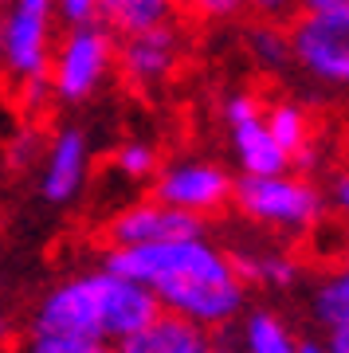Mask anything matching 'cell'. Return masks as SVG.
<instances>
[{
    "label": "cell",
    "mask_w": 349,
    "mask_h": 353,
    "mask_svg": "<svg viewBox=\"0 0 349 353\" xmlns=\"http://www.w3.org/2000/svg\"><path fill=\"white\" fill-rule=\"evenodd\" d=\"M310 314H314V322L326 326V330L349 322V283L337 275V271H330V275H322L318 283H314V290H310Z\"/></svg>",
    "instance_id": "19"
},
{
    "label": "cell",
    "mask_w": 349,
    "mask_h": 353,
    "mask_svg": "<svg viewBox=\"0 0 349 353\" xmlns=\"http://www.w3.org/2000/svg\"><path fill=\"white\" fill-rule=\"evenodd\" d=\"M161 314V303L146 283L118 275L114 267H94L63 279L32 310L28 334H63L83 341H114L122 345L141 326Z\"/></svg>",
    "instance_id": "2"
},
{
    "label": "cell",
    "mask_w": 349,
    "mask_h": 353,
    "mask_svg": "<svg viewBox=\"0 0 349 353\" xmlns=\"http://www.w3.org/2000/svg\"><path fill=\"white\" fill-rule=\"evenodd\" d=\"M114 67H118V36L102 20L63 24L51 59V94L63 106L87 102L114 75Z\"/></svg>",
    "instance_id": "5"
},
{
    "label": "cell",
    "mask_w": 349,
    "mask_h": 353,
    "mask_svg": "<svg viewBox=\"0 0 349 353\" xmlns=\"http://www.w3.org/2000/svg\"><path fill=\"white\" fill-rule=\"evenodd\" d=\"M90 176V141L79 126H63L48 141L43 153V173H39V196L55 208L71 204L83 192Z\"/></svg>",
    "instance_id": "11"
},
{
    "label": "cell",
    "mask_w": 349,
    "mask_h": 353,
    "mask_svg": "<svg viewBox=\"0 0 349 353\" xmlns=\"http://www.w3.org/2000/svg\"><path fill=\"white\" fill-rule=\"evenodd\" d=\"M63 20L55 0H12L0 12V75L16 83L28 106L55 99L51 94V59Z\"/></svg>",
    "instance_id": "3"
},
{
    "label": "cell",
    "mask_w": 349,
    "mask_h": 353,
    "mask_svg": "<svg viewBox=\"0 0 349 353\" xmlns=\"http://www.w3.org/2000/svg\"><path fill=\"white\" fill-rule=\"evenodd\" d=\"M232 204L248 224L271 236H310L330 212L326 192L310 181V173H299V169L263 176L239 173Z\"/></svg>",
    "instance_id": "4"
},
{
    "label": "cell",
    "mask_w": 349,
    "mask_h": 353,
    "mask_svg": "<svg viewBox=\"0 0 349 353\" xmlns=\"http://www.w3.org/2000/svg\"><path fill=\"white\" fill-rule=\"evenodd\" d=\"M236 341H239V353H299L302 338H295L290 326L275 310L251 306L236 322Z\"/></svg>",
    "instance_id": "15"
},
{
    "label": "cell",
    "mask_w": 349,
    "mask_h": 353,
    "mask_svg": "<svg viewBox=\"0 0 349 353\" xmlns=\"http://www.w3.org/2000/svg\"><path fill=\"white\" fill-rule=\"evenodd\" d=\"M185 16H197L204 24H232V20L251 16V8L248 0H188Z\"/></svg>",
    "instance_id": "21"
},
{
    "label": "cell",
    "mask_w": 349,
    "mask_h": 353,
    "mask_svg": "<svg viewBox=\"0 0 349 353\" xmlns=\"http://www.w3.org/2000/svg\"><path fill=\"white\" fill-rule=\"evenodd\" d=\"M236 267L243 271L251 287H267V290H290L302 283V259L290 248L275 240H248L228 248Z\"/></svg>",
    "instance_id": "13"
},
{
    "label": "cell",
    "mask_w": 349,
    "mask_h": 353,
    "mask_svg": "<svg viewBox=\"0 0 349 353\" xmlns=\"http://www.w3.org/2000/svg\"><path fill=\"white\" fill-rule=\"evenodd\" d=\"M220 118L232 138V153H236L239 173L263 176V173H287L295 169L290 153L279 145V138L267 126V102L251 90H232L220 102Z\"/></svg>",
    "instance_id": "7"
},
{
    "label": "cell",
    "mask_w": 349,
    "mask_h": 353,
    "mask_svg": "<svg viewBox=\"0 0 349 353\" xmlns=\"http://www.w3.org/2000/svg\"><path fill=\"white\" fill-rule=\"evenodd\" d=\"M208 224L204 216L173 208V204L146 196V201H130L106 220V248H146V243H165V240H188V236H204Z\"/></svg>",
    "instance_id": "10"
},
{
    "label": "cell",
    "mask_w": 349,
    "mask_h": 353,
    "mask_svg": "<svg viewBox=\"0 0 349 353\" xmlns=\"http://www.w3.org/2000/svg\"><path fill=\"white\" fill-rule=\"evenodd\" d=\"M216 334L173 310H161L150 326L122 341V353H212Z\"/></svg>",
    "instance_id": "12"
},
{
    "label": "cell",
    "mask_w": 349,
    "mask_h": 353,
    "mask_svg": "<svg viewBox=\"0 0 349 353\" xmlns=\"http://www.w3.org/2000/svg\"><path fill=\"white\" fill-rule=\"evenodd\" d=\"M248 8L259 20H290L295 12H302V0H248Z\"/></svg>",
    "instance_id": "24"
},
{
    "label": "cell",
    "mask_w": 349,
    "mask_h": 353,
    "mask_svg": "<svg viewBox=\"0 0 349 353\" xmlns=\"http://www.w3.org/2000/svg\"><path fill=\"white\" fill-rule=\"evenodd\" d=\"M150 192L157 201L173 204V208H185V212H197L208 220V216L224 212L228 204H232V196H236V176L216 161L185 157V161L161 165V173L153 176Z\"/></svg>",
    "instance_id": "9"
},
{
    "label": "cell",
    "mask_w": 349,
    "mask_h": 353,
    "mask_svg": "<svg viewBox=\"0 0 349 353\" xmlns=\"http://www.w3.org/2000/svg\"><path fill=\"white\" fill-rule=\"evenodd\" d=\"M39 153H48V145H43V138H39L36 130H20V134H12V138H8V161H12L16 169L32 165Z\"/></svg>",
    "instance_id": "22"
},
{
    "label": "cell",
    "mask_w": 349,
    "mask_h": 353,
    "mask_svg": "<svg viewBox=\"0 0 349 353\" xmlns=\"http://www.w3.org/2000/svg\"><path fill=\"white\" fill-rule=\"evenodd\" d=\"M177 4H181V16H185V4H188V0H177Z\"/></svg>",
    "instance_id": "33"
},
{
    "label": "cell",
    "mask_w": 349,
    "mask_h": 353,
    "mask_svg": "<svg viewBox=\"0 0 349 353\" xmlns=\"http://www.w3.org/2000/svg\"><path fill=\"white\" fill-rule=\"evenodd\" d=\"M267 126L279 138V145L290 153V161L299 173H314L318 169V153H314V118L299 99H275L267 102Z\"/></svg>",
    "instance_id": "14"
},
{
    "label": "cell",
    "mask_w": 349,
    "mask_h": 353,
    "mask_svg": "<svg viewBox=\"0 0 349 353\" xmlns=\"http://www.w3.org/2000/svg\"><path fill=\"white\" fill-rule=\"evenodd\" d=\"M337 275L349 283V236H346V243H341V252H337Z\"/></svg>",
    "instance_id": "29"
},
{
    "label": "cell",
    "mask_w": 349,
    "mask_h": 353,
    "mask_svg": "<svg viewBox=\"0 0 349 353\" xmlns=\"http://www.w3.org/2000/svg\"><path fill=\"white\" fill-rule=\"evenodd\" d=\"M306 12H346L349 0H302Z\"/></svg>",
    "instance_id": "27"
},
{
    "label": "cell",
    "mask_w": 349,
    "mask_h": 353,
    "mask_svg": "<svg viewBox=\"0 0 349 353\" xmlns=\"http://www.w3.org/2000/svg\"><path fill=\"white\" fill-rule=\"evenodd\" d=\"M8 4H12V0H0V12H4V8H8Z\"/></svg>",
    "instance_id": "32"
},
{
    "label": "cell",
    "mask_w": 349,
    "mask_h": 353,
    "mask_svg": "<svg viewBox=\"0 0 349 353\" xmlns=\"http://www.w3.org/2000/svg\"><path fill=\"white\" fill-rule=\"evenodd\" d=\"M181 63H185V32H181L177 20L134 32V36H118L114 75L134 94H150V90L165 87L181 71Z\"/></svg>",
    "instance_id": "8"
},
{
    "label": "cell",
    "mask_w": 349,
    "mask_h": 353,
    "mask_svg": "<svg viewBox=\"0 0 349 353\" xmlns=\"http://www.w3.org/2000/svg\"><path fill=\"white\" fill-rule=\"evenodd\" d=\"M326 345H330V353H349V322L326 330Z\"/></svg>",
    "instance_id": "26"
},
{
    "label": "cell",
    "mask_w": 349,
    "mask_h": 353,
    "mask_svg": "<svg viewBox=\"0 0 349 353\" xmlns=\"http://www.w3.org/2000/svg\"><path fill=\"white\" fill-rule=\"evenodd\" d=\"M63 24H90L99 20V0H55Z\"/></svg>",
    "instance_id": "25"
},
{
    "label": "cell",
    "mask_w": 349,
    "mask_h": 353,
    "mask_svg": "<svg viewBox=\"0 0 349 353\" xmlns=\"http://www.w3.org/2000/svg\"><path fill=\"white\" fill-rule=\"evenodd\" d=\"M181 4L177 0H99V20L114 36H134L146 28L177 20Z\"/></svg>",
    "instance_id": "16"
},
{
    "label": "cell",
    "mask_w": 349,
    "mask_h": 353,
    "mask_svg": "<svg viewBox=\"0 0 349 353\" xmlns=\"http://www.w3.org/2000/svg\"><path fill=\"white\" fill-rule=\"evenodd\" d=\"M110 165H114V173L122 181H130V185H153V176L161 173V153H157L153 141L130 138L110 153Z\"/></svg>",
    "instance_id": "18"
},
{
    "label": "cell",
    "mask_w": 349,
    "mask_h": 353,
    "mask_svg": "<svg viewBox=\"0 0 349 353\" xmlns=\"http://www.w3.org/2000/svg\"><path fill=\"white\" fill-rule=\"evenodd\" d=\"M102 263L157 294L161 310L185 314L204 330H232L248 310V279L232 252L208 236L165 240L146 248H106Z\"/></svg>",
    "instance_id": "1"
},
{
    "label": "cell",
    "mask_w": 349,
    "mask_h": 353,
    "mask_svg": "<svg viewBox=\"0 0 349 353\" xmlns=\"http://www.w3.org/2000/svg\"><path fill=\"white\" fill-rule=\"evenodd\" d=\"M0 353H4V350H0Z\"/></svg>",
    "instance_id": "34"
},
{
    "label": "cell",
    "mask_w": 349,
    "mask_h": 353,
    "mask_svg": "<svg viewBox=\"0 0 349 353\" xmlns=\"http://www.w3.org/2000/svg\"><path fill=\"white\" fill-rule=\"evenodd\" d=\"M243 48L259 63V71L283 75L287 67H295V48H290L287 20H259V16H251L248 32H243Z\"/></svg>",
    "instance_id": "17"
},
{
    "label": "cell",
    "mask_w": 349,
    "mask_h": 353,
    "mask_svg": "<svg viewBox=\"0 0 349 353\" xmlns=\"http://www.w3.org/2000/svg\"><path fill=\"white\" fill-rule=\"evenodd\" d=\"M290 48L302 75L330 90H349V8L346 12H295Z\"/></svg>",
    "instance_id": "6"
},
{
    "label": "cell",
    "mask_w": 349,
    "mask_h": 353,
    "mask_svg": "<svg viewBox=\"0 0 349 353\" xmlns=\"http://www.w3.org/2000/svg\"><path fill=\"white\" fill-rule=\"evenodd\" d=\"M326 204H330V212H337L341 220H349V169H334V173L326 176Z\"/></svg>",
    "instance_id": "23"
},
{
    "label": "cell",
    "mask_w": 349,
    "mask_h": 353,
    "mask_svg": "<svg viewBox=\"0 0 349 353\" xmlns=\"http://www.w3.org/2000/svg\"><path fill=\"white\" fill-rule=\"evenodd\" d=\"M212 353H239L236 334H228V330H216V345H212Z\"/></svg>",
    "instance_id": "28"
},
{
    "label": "cell",
    "mask_w": 349,
    "mask_h": 353,
    "mask_svg": "<svg viewBox=\"0 0 349 353\" xmlns=\"http://www.w3.org/2000/svg\"><path fill=\"white\" fill-rule=\"evenodd\" d=\"M20 353H122V345H114V341L63 338V334H28Z\"/></svg>",
    "instance_id": "20"
},
{
    "label": "cell",
    "mask_w": 349,
    "mask_h": 353,
    "mask_svg": "<svg viewBox=\"0 0 349 353\" xmlns=\"http://www.w3.org/2000/svg\"><path fill=\"white\" fill-rule=\"evenodd\" d=\"M299 353H330V345H326V341H318V338H302L299 341Z\"/></svg>",
    "instance_id": "30"
},
{
    "label": "cell",
    "mask_w": 349,
    "mask_h": 353,
    "mask_svg": "<svg viewBox=\"0 0 349 353\" xmlns=\"http://www.w3.org/2000/svg\"><path fill=\"white\" fill-rule=\"evenodd\" d=\"M8 341H12V322H8V318L0 314V350H4Z\"/></svg>",
    "instance_id": "31"
}]
</instances>
